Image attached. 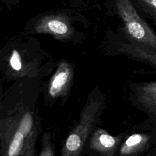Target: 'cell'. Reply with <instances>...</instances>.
Wrapping results in <instances>:
<instances>
[{
	"label": "cell",
	"mask_w": 156,
	"mask_h": 156,
	"mask_svg": "<svg viewBox=\"0 0 156 156\" xmlns=\"http://www.w3.org/2000/svg\"><path fill=\"white\" fill-rule=\"evenodd\" d=\"M39 124L27 107L15 109L1 120V156H35Z\"/></svg>",
	"instance_id": "cell-1"
},
{
	"label": "cell",
	"mask_w": 156,
	"mask_h": 156,
	"mask_svg": "<svg viewBox=\"0 0 156 156\" xmlns=\"http://www.w3.org/2000/svg\"><path fill=\"white\" fill-rule=\"evenodd\" d=\"M105 99L102 94L88 96L77 124L71 130L63 145L61 156H80L86 141L99 120L104 107Z\"/></svg>",
	"instance_id": "cell-2"
},
{
	"label": "cell",
	"mask_w": 156,
	"mask_h": 156,
	"mask_svg": "<svg viewBox=\"0 0 156 156\" xmlns=\"http://www.w3.org/2000/svg\"><path fill=\"white\" fill-rule=\"evenodd\" d=\"M125 32L132 43L156 51V33L140 16L130 0H115Z\"/></svg>",
	"instance_id": "cell-3"
},
{
	"label": "cell",
	"mask_w": 156,
	"mask_h": 156,
	"mask_svg": "<svg viewBox=\"0 0 156 156\" xmlns=\"http://www.w3.org/2000/svg\"><path fill=\"white\" fill-rule=\"evenodd\" d=\"M34 30L37 34L52 35L55 38H68L73 34V28L69 21L62 15H46L37 21Z\"/></svg>",
	"instance_id": "cell-4"
},
{
	"label": "cell",
	"mask_w": 156,
	"mask_h": 156,
	"mask_svg": "<svg viewBox=\"0 0 156 156\" xmlns=\"http://www.w3.org/2000/svg\"><path fill=\"white\" fill-rule=\"evenodd\" d=\"M73 77L72 66L65 61L61 62L51 77L48 94L52 98L63 97L68 92Z\"/></svg>",
	"instance_id": "cell-5"
},
{
	"label": "cell",
	"mask_w": 156,
	"mask_h": 156,
	"mask_svg": "<svg viewBox=\"0 0 156 156\" xmlns=\"http://www.w3.org/2000/svg\"><path fill=\"white\" fill-rule=\"evenodd\" d=\"M120 141L119 136H112L102 129H96L91 135L90 146L102 156H113Z\"/></svg>",
	"instance_id": "cell-6"
},
{
	"label": "cell",
	"mask_w": 156,
	"mask_h": 156,
	"mask_svg": "<svg viewBox=\"0 0 156 156\" xmlns=\"http://www.w3.org/2000/svg\"><path fill=\"white\" fill-rule=\"evenodd\" d=\"M120 50L133 58L138 59L156 68V51L140 45L130 43L122 44Z\"/></svg>",
	"instance_id": "cell-7"
},
{
	"label": "cell",
	"mask_w": 156,
	"mask_h": 156,
	"mask_svg": "<svg viewBox=\"0 0 156 156\" xmlns=\"http://www.w3.org/2000/svg\"><path fill=\"white\" fill-rule=\"evenodd\" d=\"M138 101L146 108L156 110V82L145 83L136 90Z\"/></svg>",
	"instance_id": "cell-8"
},
{
	"label": "cell",
	"mask_w": 156,
	"mask_h": 156,
	"mask_svg": "<svg viewBox=\"0 0 156 156\" xmlns=\"http://www.w3.org/2000/svg\"><path fill=\"white\" fill-rule=\"evenodd\" d=\"M29 63L23 58L21 52L13 49L8 61V70L15 76H26L29 71Z\"/></svg>",
	"instance_id": "cell-9"
},
{
	"label": "cell",
	"mask_w": 156,
	"mask_h": 156,
	"mask_svg": "<svg viewBox=\"0 0 156 156\" xmlns=\"http://www.w3.org/2000/svg\"><path fill=\"white\" fill-rule=\"evenodd\" d=\"M143 141V136L140 134H133L130 135L122 145L120 153L122 155L130 154L138 149Z\"/></svg>",
	"instance_id": "cell-10"
},
{
	"label": "cell",
	"mask_w": 156,
	"mask_h": 156,
	"mask_svg": "<svg viewBox=\"0 0 156 156\" xmlns=\"http://www.w3.org/2000/svg\"><path fill=\"white\" fill-rule=\"evenodd\" d=\"M54 155L51 135L49 132H46L43 135L41 150L38 156H54Z\"/></svg>",
	"instance_id": "cell-11"
},
{
	"label": "cell",
	"mask_w": 156,
	"mask_h": 156,
	"mask_svg": "<svg viewBox=\"0 0 156 156\" xmlns=\"http://www.w3.org/2000/svg\"><path fill=\"white\" fill-rule=\"evenodd\" d=\"M143 11L156 20V0H136Z\"/></svg>",
	"instance_id": "cell-12"
}]
</instances>
